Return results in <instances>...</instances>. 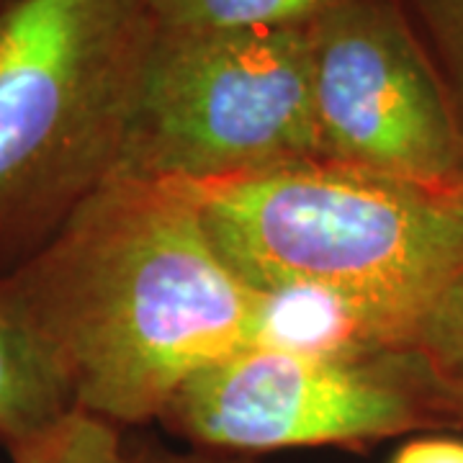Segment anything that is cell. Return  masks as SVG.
Returning a JSON list of instances; mask_svg holds the SVG:
<instances>
[{
    "label": "cell",
    "instance_id": "obj_1",
    "mask_svg": "<svg viewBox=\"0 0 463 463\" xmlns=\"http://www.w3.org/2000/svg\"><path fill=\"white\" fill-rule=\"evenodd\" d=\"M0 281L75 410L116 428L160 420L191 376L255 343L258 288L212 242L194 183L109 178Z\"/></svg>",
    "mask_w": 463,
    "mask_h": 463
},
{
    "label": "cell",
    "instance_id": "obj_2",
    "mask_svg": "<svg viewBox=\"0 0 463 463\" xmlns=\"http://www.w3.org/2000/svg\"><path fill=\"white\" fill-rule=\"evenodd\" d=\"M194 188L212 242L242 281L345 298L392 347H410L463 268V185L309 157Z\"/></svg>",
    "mask_w": 463,
    "mask_h": 463
},
{
    "label": "cell",
    "instance_id": "obj_3",
    "mask_svg": "<svg viewBox=\"0 0 463 463\" xmlns=\"http://www.w3.org/2000/svg\"><path fill=\"white\" fill-rule=\"evenodd\" d=\"M155 32L145 0L0 8V276L114 178Z\"/></svg>",
    "mask_w": 463,
    "mask_h": 463
},
{
    "label": "cell",
    "instance_id": "obj_4",
    "mask_svg": "<svg viewBox=\"0 0 463 463\" xmlns=\"http://www.w3.org/2000/svg\"><path fill=\"white\" fill-rule=\"evenodd\" d=\"M309 157L307 29L155 32L114 175L201 185Z\"/></svg>",
    "mask_w": 463,
    "mask_h": 463
},
{
    "label": "cell",
    "instance_id": "obj_5",
    "mask_svg": "<svg viewBox=\"0 0 463 463\" xmlns=\"http://www.w3.org/2000/svg\"><path fill=\"white\" fill-rule=\"evenodd\" d=\"M157 422L191 448L250 458L283 448H368L397 435L458 430L414 347H245L185 381Z\"/></svg>",
    "mask_w": 463,
    "mask_h": 463
},
{
    "label": "cell",
    "instance_id": "obj_6",
    "mask_svg": "<svg viewBox=\"0 0 463 463\" xmlns=\"http://www.w3.org/2000/svg\"><path fill=\"white\" fill-rule=\"evenodd\" d=\"M317 157L428 185H463L446 93L397 0H337L307 26Z\"/></svg>",
    "mask_w": 463,
    "mask_h": 463
},
{
    "label": "cell",
    "instance_id": "obj_7",
    "mask_svg": "<svg viewBox=\"0 0 463 463\" xmlns=\"http://www.w3.org/2000/svg\"><path fill=\"white\" fill-rule=\"evenodd\" d=\"M75 412L60 365L0 281V446L29 443Z\"/></svg>",
    "mask_w": 463,
    "mask_h": 463
},
{
    "label": "cell",
    "instance_id": "obj_8",
    "mask_svg": "<svg viewBox=\"0 0 463 463\" xmlns=\"http://www.w3.org/2000/svg\"><path fill=\"white\" fill-rule=\"evenodd\" d=\"M252 347L288 353H345L392 347L345 298L307 286L258 291Z\"/></svg>",
    "mask_w": 463,
    "mask_h": 463
},
{
    "label": "cell",
    "instance_id": "obj_9",
    "mask_svg": "<svg viewBox=\"0 0 463 463\" xmlns=\"http://www.w3.org/2000/svg\"><path fill=\"white\" fill-rule=\"evenodd\" d=\"M337 0H145L165 32H286L307 29Z\"/></svg>",
    "mask_w": 463,
    "mask_h": 463
},
{
    "label": "cell",
    "instance_id": "obj_10",
    "mask_svg": "<svg viewBox=\"0 0 463 463\" xmlns=\"http://www.w3.org/2000/svg\"><path fill=\"white\" fill-rule=\"evenodd\" d=\"M410 347L428 364L463 430V268L420 319Z\"/></svg>",
    "mask_w": 463,
    "mask_h": 463
},
{
    "label": "cell",
    "instance_id": "obj_11",
    "mask_svg": "<svg viewBox=\"0 0 463 463\" xmlns=\"http://www.w3.org/2000/svg\"><path fill=\"white\" fill-rule=\"evenodd\" d=\"M446 93L463 145V0H397Z\"/></svg>",
    "mask_w": 463,
    "mask_h": 463
},
{
    "label": "cell",
    "instance_id": "obj_12",
    "mask_svg": "<svg viewBox=\"0 0 463 463\" xmlns=\"http://www.w3.org/2000/svg\"><path fill=\"white\" fill-rule=\"evenodd\" d=\"M8 456L11 463H132L118 428L80 410Z\"/></svg>",
    "mask_w": 463,
    "mask_h": 463
},
{
    "label": "cell",
    "instance_id": "obj_13",
    "mask_svg": "<svg viewBox=\"0 0 463 463\" xmlns=\"http://www.w3.org/2000/svg\"><path fill=\"white\" fill-rule=\"evenodd\" d=\"M392 463H463V440L443 432H422L399 448Z\"/></svg>",
    "mask_w": 463,
    "mask_h": 463
},
{
    "label": "cell",
    "instance_id": "obj_14",
    "mask_svg": "<svg viewBox=\"0 0 463 463\" xmlns=\"http://www.w3.org/2000/svg\"><path fill=\"white\" fill-rule=\"evenodd\" d=\"M132 463H255L250 456H230V453H212V450H199V448H188V450H173L149 443L145 448L129 450Z\"/></svg>",
    "mask_w": 463,
    "mask_h": 463
},
{
    "label": "cell",
    "instance_id": "obj_15",
    "mask_svg": "<svg viewBox=\"0 0 463 463\" xmlns=\"http://www.w3.org/2000/svg\"><path fill=\"white\" fill-rule=\"evenodd\" d=\"M0 8H3V5H0Z\"/></svg>",
    "mask_w": 463,
    "mask_h": 463
}]
</instances>
